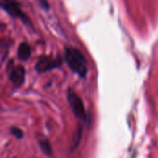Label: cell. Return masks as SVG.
Here are the masks:
<instances>
[{
  "label": "cell",
  "instance_id": "cell-6",
  "mask_svg": "<svg viewBox=\"0 0 158 158\" xmlns=\"http://www.w3.org/2000/svg\"><path fill=\"white\" fill-rule=\"evenodd\" d=\"M17 56L19 60L25 61L31 56V46L27 43H21L17 51Z\"/></svg>",
  "mask_w": 158,
  "mask_h": 158
},
{
  "label": "cell",
  "instance_id": "cell-4",
  "mask_svg": "<svg viewBox=\"0 0 158 158\" xmlns=\"http://www.w3.org/2000/svg\"><path fill=\"white\" fill-rule=\"evenodd\" d=\"M0 6L6 11L7 12V14L9 16H11L12 18L15 19H19L23 23L25 24H31V20L28 18V16L21 10L20 6L19 5V3L16 2H8V3H4V4H0Z\"/></svg>",
  "mask_w": 158,
  "mask_h": 158
},
{
  "label": "cell",
  "instance_id": "cell-7",
  "mask_svg": "<svg viewBox=\"0 0 158 158\" xmlns=\"http://www.w3.org/2000/svg\"><path fill=\"white\" fill-rule=\"evenodd\" d=\"M39 145L42 149V151L48 156H51L53 155V152H52V148H51V145L49 143V142L46 140V139H42L39 141Z\"/></svg>",
  "mask_w": 158,
  "mask_h": 158
},
{
  "label": "cell",
  "instance_id": "cell-5",
  "mask_svg": "<svg viewBox=\"0 0 158 158\" xmlns=\"http://www.w3.org/2000/svg\"><path fill=\"white\" fill-rule=\"evenodd\" d=\"M9 79L16 87H20L25 81V69L22 66H16L9 71Z\"/></svg>",
  "mask_w": 158,
  "mask_h": 158
},
{
  "label": "cell",
  "instance_id": "cell-8",
  "mask_svg": "<svg viewBox=\"0 0 158 158\" xmlns=\"http://www.w3.org/2000/svg\"><path fill=\"white\" fill-rule=\"evenodd\" d=\"M10 132H11V134L14 135L17 139H21V138H23V131H22L20 129L17 128V127H12L11 130H10Z\"/></svg>",
  "mask_w": 158,
  "mask_h": 158
},
{
  "label": "cell",
  "instance_id": "cell-2",
  "mask_svg": "<svg viewBox=\"0 0 158 158\" xmlns=\"http://www.w3.org/2000/svg\"><path fill=\"white\" fill-rule=\"evenodd\" d=\"M67 98H68L69 105L71 111L74 114V116L81 120L86 121L88 118H87L86 111H85L84 105H83L81 98L72 89L68 90Z\"/></svg>",
  "mask_w": 158,
  "mask_h": 158
},
{
  "label": "cell",
  "instance_id": "cell-3",
  "mask_svg": "<svg viewBox=\"0 0 158 158\" xmlns=\"http://www.w3.org/2000/svg\"><path fill=\"white\" fill-rule=\"evenodd\" d=\"M60 65H61V59L59 56L53 57L51 56H43L38 59L35 65V69L37 70V72L43 73L56 69Z\"/></svg>",
  "mask_w": 158,
  "mask_h": 158
},
{
  "label": "cell",
  "instance_id": "cell-1",
  "mask_svg": "<svg viewBox=\"0 0 158 158\" xmlns=\"http://www.w3.org/2000/svg\"><path fill=\"white\" fill-rule=\"evenodd\" d=\"M65 60L69 69L80 77L83 78L87 74V61L81 51L76 48L67 47L65 49Z\"/></svg>",
  "mask_w": 158,
  "mask_h": 158
}]
</instances>
